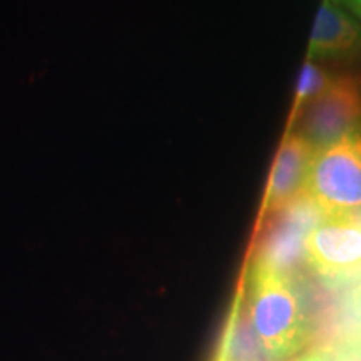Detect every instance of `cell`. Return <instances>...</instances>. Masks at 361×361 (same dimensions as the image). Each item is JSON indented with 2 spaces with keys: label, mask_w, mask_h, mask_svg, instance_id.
Wrapping results in <instances>:
<instances>
[{
  "label": "cell",
  "mask_w": 361,
  "mask_h": 361,
  "mask_svg": "<svg viewBox=\"0 0 361 361\" xmlns=\"http://www.w3.org/2000/svg\"><path fill=\"white\" fill-rule=\"evenodd\" d=\"M293 361H335L331 353H326V351H314V353L300 356V358Z\"/></svg>",
  "instance_id": "9"
},
{
  "label": "cell",
  "mask_w": 361,
  "mask_h": 361,
  "mask_svg": "<svg viewBox=\"0 0 361 361\" xmlns=\"http://www.w3.org/2000/svg\"><path fill=\"white\" fill-rule=\"evenodd\" d=\"M335 353L361 360V323L355 324L353 328L348 329V335L345 333V336H343Z\"/></svg>",
  "instance_id": "8"
},
{
  "label": "cell",
  "mask_w": 361,
  "mask_h": 361,
  "mask_svg": "<svg viewBox=\"0 0 361 361\" xmlns=\"http://www.w3.org/2000/svg\"><path fill=\"white\" fill-rule=\"evenodd\" d=\"M361 49V30L356 22L338 6L324 0L311 34L308 59H348Z\"/></svg>",
  "instance_id": "6"
},
{
  "label": "cell",
  "mask_w": 361,
  "mask_h": 361,
  "mask_svg": "<svg viewBox=\"0 0 361 361\" xmlns=\"http://www.w3.org/2000/svg\"><path fill=\"white\" fill-rule=\"evenodd\" d=\"M298 133L316 149L331 146L361 126V84L353 75L333 79L329 87L296 116ZM293 123V124H295ZM291 133V130H290Z\"/></svg>",
  "instance_id": "4"
},
{
  "label": "cell",
  "mask_w": 361,
  "mask_h": 361,
  "mask_svg": "<svg viewBox=\"0 0 361 361\" xmlns=\"http://www.w3.org/2000/svg\"><path fill=\"white\" fill-rule=\"evenodd\" d=\"M322 216L361 211V126L331 146L318 149L311 161L305 192Z\"/></svg>",
  "instance_id": "2"
},
{
  "label": "cell",
  "mask_w": 361,
  "mask_h": 361,
  "mask_svg": "<svg viewBox=\"0 0 361 361\" xmlns=\"http://www.w3.org/2000/svg\"><path fill=\"white\" fill-rule=\"evenodd\" d=\"M331 82H333L331 75H329L322 66H316L313 61H310V59L305 62L303 71H301V75H300V82H298L295 107H293V112H291L290 128L291 124L295 123L296 116L300 114V111L303 109L306 104L313 101L314 97H318L319 94H323L324 90L331 85Z\"/></svg>",
  "instance_id": "7"
},
{
  "label": "cell",
  "mask_w": 361,
  "mask_h": 361,
  "mask_svg": "<svg viewBox=\"0 0 361 361\" xmlns=\"http://www.w3.org/2000/svg\"><path fill=\"white\" fill-rule=\"evenodd\" d=\"M355 311L358 316V323H361V295H358V301L355 303Z\"/></svg>",
  "instance_id": "12"
},
{
  "label": "cell",
  "mask_w": 361,
  "mask_h": 361,
  "mask_svg": "<svg viewBox=\"0 0 361 361\" xmlns=\"http://www.w3.org/2000/svg\"><path fill=\"white\" fill-rule=\"evenodd\" d=\"M305 258L319 276L346 281L361 276V219L322 216L303 241Z\"/></svg>",
  "instance_id": "3"
},
{
  "label": "cell",
  "mask_w": 361,
  "mask_h": 361,
  "mask_svg": "<svg viewBox=\"0 0 361 361\" xmlns=\"http://www.w3.org/2000/svg\"><path fill=\"white\" fill-rule=\"evenodd\" d=\"M247 316L273 361L295 358L310 345L313 333L300 293L284 271L261 258L251 269Z\"/></svg>",
  "instance_id": "1"
},
{
  "label": "cell",
  "mask_w": 361,
  "mask_h": 361,
  "mask_svg": "<svg viewBox=\"0 0 361 361\" xmlns=\"http://www.w3.org/2000/svg\"><path fill=\"white\" fill-rule=\"evenodd\" d=\"M333 358L335 361H361L358 358H350V356H343V355H336V353H331Z\"/></svg>",
  "instance_id": "11"
},
{
  "label": "cell",
  "mask_w": 361,
  "mask_h": 361,
  "mask_svg": "<svg viewBox=\"0 0 361 361\" xmlns=\"http://www.w3.org/2000/svg\"><path fill=\"white\" fill-rule=\"evenodd\" d=\"M316 149L298 133H286L271 169L264 196V213H278L303 197L306 178Z\"/></svg>",
  "instance_id": "5"
},
{
  "label": "cell",
  "mask_w": 361,
  "mask_h": 361,
  "mask_svg": "<svg viewBox=\"0 0 361 361\" xmlns=\"http://www.w3.org/2000/svg\"><path fill=\"white\" fill-rule=\"evenodd\" d=\"M218 361H219V360H218Z\"/></svg>",
  "instance_id": "13"
},
{
  "label": "cell",
  "mask_w": 361,
  "mask_h": 361,
  "mask_svg": "<svg viewBox=\"0 0 361 361\" xmlns=\"http://www.w3.org/2000/svg\"><path fill=\"white\" fill-rule=\"evenodd\" d=\"M346 4L351 7V11H353L356 16L361 19V0H345Z\"/></svg>",
  "instance_id": "10"
}]
</instances>
